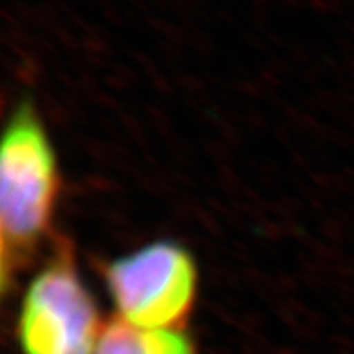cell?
I'll return each instance as SVG.
<instances>
[{"mask_svg": "<svg viewBox=\"0 0 354 354\" xmlns=\"http://www.w3.org/2000/svg\"><path fill=\"white\" fill-rule=\"evenodd\" d=\"M62 181L58 158L42 118L28 100L6 123L0 150L2 280L42 243L55 219Z\"/></svg>", "mask_w": 354, "mask_h": 354, "instance_id": "cell-1", "label": "cell"}, {"mask_svg": "<svg viewBox=\"0 0 354 354\" xmlns=\"http://www.w3.org/2000/svg\"><path fill=\"white\" fill-rule=\"evenodd\" d=\"M103 327L71 244L62 243L22 295L17 322L20 349L24 354H94Z\"/></svg>", "mask_w": 354, "mask_h": 354, "instance_id": "cell-2", "label": "cell"}, {"mask_svg": "<svg viewBox=\"0 0 354 354\" xmlns=\"http://www.w3.org/2000/svg\"><path fill=\"white\" fill-rule=\"evenodd\" d=\"M118 318L150 329H183L196 308L199 268L176 241H154L103 270Z\"/></svg>", "mask_w": 354, "mask_h": 354, "instance_id": "cell-3", "label": "cell"}, {"mask_svg": "<svg viewBox=\"0 0 354 354\" xmlns=\"http://www.w3.org/2000/svg\"><path fill=\"white\" fill-rule=\"evenodd\" d=\"M94 354H196L183 329H150L114 318L105 324Z\"/></svg>", "mask_w": 354, "mask_h": 354, "instance_id": "cell-4", "label": "cell"}]
</instances>
